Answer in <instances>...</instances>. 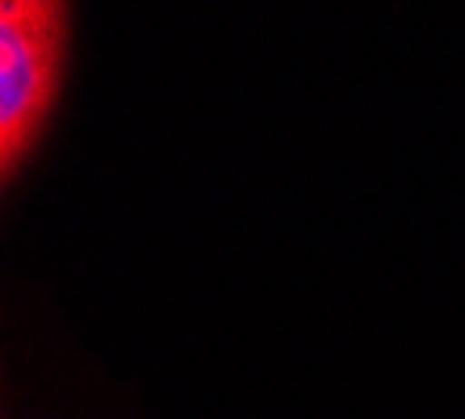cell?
Wrapping results in <instances>:
<instances>
[{"label":"cell","instance_id":"cell-1","mask_svg":"<svg viewBox=\"0 0 465 419\" xmlns=\"http://www.w3.org/2000/svg\"><path fill=\"white\" fill-rule=\"evenodd\" d=\"M67 0H0V181L34 160L64 93Z\"/></svg>","mask_w":465,"mask_h":419}]
</instances>
